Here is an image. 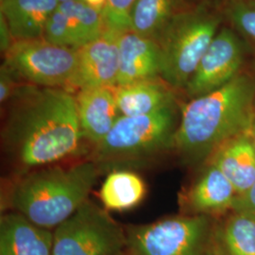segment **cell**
<instances>
[{
  "label": "cell",
  "instance_id": "cell-1",
  "mask_svg": "<svg viewBox=\"0 0 255 255\" xmlns=\"http://www.w3.org/2000/svg\"><path fill=\"white\" fill-rule=\"evenodd\" d=\"M5 105L2 145L19 175L78 151L83 136L72 92L24 83Z\"/></svg>",
  "mask_w": 255,
  "mask_h": 255
},
{
  "label": "cell",
  "instance_id": "cell-2",
  "mask_svg": "<svg viewBox=\"0 0 255 255\" xmlns=\"http://www.w3.org/2000/svg\"><path fill=\"white\" fill-rule=\"evenodd\" d=\"M255 78L240 73L183 104L173 148L188 163L207 161L229 140L249 133L255 119Z\"/></svg>",
  "mask_w": 255,
  "mask_h": 255
},
{
  "label": "cell",
  "instance_id": "cell-3",
  "mask_svg": "<svg viewBox=\"0 0 255 255\" xmlns=\"http://www.w3.org/2000/svg\"><path fill=\"white\" fill-rule=\"evenodd\" d=\"M101 174L91 159L71 165L38 167L11 182L5 204L38 226L54 231L88 200Z\"/></svg>",
  "mask_w": 255,
  "mask_h": 255
},
{
  "label": "cell",
  "instance_id": "cell-4",
  "mask_svg": "<svg viewBox=\"0 0 255 255\" xmlns=\"http://www.w3.org/2000/svg\"><path fill=\"white\" fill-rule=\"evenodd\" d=\"M224 20L220 10L182 9L164 27L156 43L160 78L173 90H183Z\"/></svg>",
  "mask_w": 255,
  "mask_h": 255
},
{
  "label": "cell",
  "instance_id": "cell-5",
  "mask_svg": "<svg viewBox=\"0 0 255 255\" xmlns=\"http://www.w3.org/2000/svg\"><path fill=\"white\" fill-rule=\"evenodd\" d=\"M177 128L175 104L145 116H121L107 136L95 146L90 159L101 172L103 169L144 164L173 148Z\"/></svg>",
  "mask_w": 255,
  "mask_h": 255
},
{
  "label": "cell",
  "instance_id": "cell-6",
  "mask_svg": "<svg viewBox=\"0 0 255 255\" xmlns=\"http://www.w3.org/2000/svg\"><path fill=\"white\" fill-rule=\"evenodd\" d=\"M209 216L182 215L126 227L128 255H219Z\"/></svg>",
  "mask_w": 255,
  "mask_h": 255
},
{
  "label": "cell",
  "instance_id": "cell-7",
  "mask_svg": "<svg viewBox=\"0 0 255 255\" xmlns=\"http://www.w3.org/2000/svg\"><path fill=\"white\" fill-rule=\"evenodd\" d=\"M126 228L89 199L54 230L52 255H126Z\"/></svg>",
  "mask_w": 255,
  "mask_h": 255
},
{
  "label": "cell",
  "instance_id": "cell-8",
  "mask_svg": "<svg viewBox=\"0 0 255 255\" xmlns=\"http://www.w3.org/2000/svg\"><path fill=\"white\" fill-rule=\"evenodd\" d=\"M77 49L57 46L44 38L14 41L3 53V65L23 83L71 91L78 64Z\"/></svg>",
  "mask_w": 255,
  "mask_h": 255
},
{
  "label": "cell",
  "instance_id": "cell-9",
  "mask_svg": "<svg viewBox=\"0 0 255 255\" xmlns=\"http://www.w3.org/2000/svg\"><path fill=\"white\" fill-rule=\"evenodd\" d=\"M247 46L233 27H221L184 92L192 100L224 86L241 73Z\"/></svg>",
  "mask_w": 255,
  "mask_h": 255
},
{
  "label": "cell",
  "instance_id": "cell-10",
  "mask_svg": "<svg viewBox=\"0 0 255 255\" xmlns=\"http://www.w3.org/2000/svg\"><path fill=\"white\" fill-rule=\"evenodd\" d=\"M119 33L105 29L101 37L77 49L78 64L73 89L118 86Z\"/></svg>",
  "mask_w": 255,
  "mask_h": 255
},
{
  "label": "cell",
  "instance_id": "cell-11",
  "mask_svg": "<svg viewBox=\"0 0 255 255\" xmlns=\"http://www.w3.org/2000/svg\"><path fill=\"white\" fill-rule=\"evenodd\" d=\"M237 193L219 168L208 164L197 180L182 192L180 204L189 216L214 217L233 210Z\"/></svg>",
  "mask_w": 255,
  "mask_h": 255
},
{
  "label": "cell",
  "instance_id": "cell-12",
  "mask_svg": "<svg viewBox=\"0 0 255 255\" xmlns=\"http://www.w3.org/2000/svg\"><path fill=\"white\" fill-rule=\"evenodd\" d=\"M54 231L43 228L18 212L0 219V255H52Z\"/></svg>",
  "mask_w": 255,
  "mask_h": 255
},
{
  "label": "cell",
  "instance_id": "cell-13",
  "mask_svg": "<svg viewBox=\"0 0 255 255\" xmlns=\"http://www.w3.org/2000/svg\"><path fill=\"white\" fill-rule=\"evenodd\" d=\"M75 97L83 139L97 146L121 117L114 88H85Z\"/></svg>",
  "mask_w": 255,
  "mask_h": 255
},
{
  "label": "cell",
  "instance_id": "cell-14",
  "mask_svg": "<svg viewBox=\"0 0 255 255\" xmlns=\"http://www.w3.org/2000/svg\"><path fill=\"white\" fill-rule=\"evenodd\" d=\"M118 86L160 78V51L154 40L131 30L119 33Z\"/></svg>",
  "mask_w": 255,
  "mask_h": 255
},
{
  "label": "cell",
  "instance_id": "cell-15",
  "mask_svg": "<svg viewBox=\"0 0 255 255\" xmlns=\"http://www.w3.org/2000/svg\"><path fill=\"white\" fill-rule=\"evenodd\" d=\"M216 165L233 184L237 196L255 182V146L249 133L235 137L217 148L206 161Z\"/></svg>",
  "mask_w": 255,
  "mask_h": 255
},
{
  "label": "cell",
  "instance_id": "cell-16",
  "mask_svg": "<svg viewBox=\"0 0 255 255\" xmlns=\"http://www.w3.org/2000/svg\"><path fill=\"white\" fill-rule=\"evenodd\" d=\"M57 0H0L13 41L43 38L46 22L58 8Z\"/></svg>",
  "mask_w": 255,
  "mask_h": 255
},
{
  "label": "cell",
  "instance_id": "cell-17",
  "mask_svg": "<svg viewBox=\"0 0 255 255\" xmlns=\"http://www.w3.org/2000/svg\"><path fill=\"white\" fill-rule=\"evenodd\" d=\"M174 90L161 79L120 85L114 94L121 116L138 117L175 104Z\"/></svg>",
  "mask_w": 255,
  "mask_h": 255
},
{
  "label": "cell",
  "instance_id": "cell-18",
  "mask_svg": "<svg viewBox=\"0 0 255 255\" xmlns=\"http://www.w3.org/2000/svg\"><path fill=\"white\" fill-rule=\"evenodd\" d=\"M146 193V183L139 175L129 170L116 169L104 180L100 197L106 209L122 212L139 205Z\"/></svg>",
  "mask_w": 255,
  "mask_h": 255
},
{
  "label": "cell",
  "instance_id": "cell-19",
  "mask_svg": "<svg viewBox=\"0 0 255 255\" xmlns=\"http://www.w3.org/2000/svg\"><path fill=\"white\" fill-rule=\"evenodd\" d=\"M216 242L219 255H255V219L232 211L217 226Z\"/></svg>",
  "mask_w": 255,
  "mask_h": 255
},
{
  "label": "cell",
  "instance_id": "cell-20",
  "mask_svg": "<svg viewBox=\"0 0 255 255\" xmlns=\"http://www.w3.org/2000/svg\"><path fill=\"white\" fill-rule=\"evenodd\" d=\"M183 9L178 0H136L129 17V30L156 41L174 15Z\"/></svg>",
  "mask_w": 255,
  "mask_h": 255
},
{
  "label": "cell",
  "instance_id": "cell-21",
  "mask_svg": "<svg viewBox=\"0 0 255 255\" xmlns=\"http://www.w3.org/2000/svg\"><path fill=\"white\" fill-rule=\"evenodd\" d=\"M58 9L66 16L80 47L101 37L105 31L102 12L84 0L59 3Z\"/></svg>",
  "mask_w": 255,
  "mask_h": 255
},
{
  "label": "cell",
  "instance_id": "cell-22",
  "mask_svg": "<svg viewBox=\"0 0 255 255\" xmlns=\"http://www.w3.org/2000/svg\"><path fill=\"white\" fill-rule=\"evenodd\" d=\"M222 12L247 46L255 50V0H230Z\"/></svg>",
  "mask_w": 255,
  "mask_h": 255
},
{
  "label": "cell",
  "instance_id": "cell-23",
  "mask_svg": "<svg viewBox=\"0 0 255 255\" xmlns=\"http://www.w3.org/2000/svg\"><path fill=\"white\" fill-rule=\"evenodd\" d=\"M59 6V5H58ZM43 38L57 46L79 48L77 37L66 16L60 9H55L46 22Z\"/></svg>",
  "mask_w": 255,
  "mask_h": 255
},
{
  "label": "cell",
  "instance_id": "cell-24",
  "mask_svg": "<svg viewBox=\"0 0 255 255\" xmlns=\"http://www.w3.org/2000/svg\"><path fill=\"white\" fill-rule=\"evenodd\" d=\"M136 0H107L103 10L105 29L117 32L129 30L130 11Z\"/></svg>",
  "mask_w": 255,
  "mask_h": 255
},
{
  "label": "cell",
  "instance_id": "cell-25",
  "mask_svg": "<svg viewBox=\"0 0 255 255\" xmlns=\"http://www.w3.org/2000/svg\"><path fill=\"white\" fill-rule=\"evenodd\" d=\"M9 70L2 64L0 69V102L5 105L23 85Z\"/></svg>",
  "mask_w": 255,
  "mask_h": 255
},
{
  "label": "cell",
  "instance_id": "cell-26",
  "mask_svg": "<svg viewBox=\"0 0 255 255\" xmlns=\"http://www.w3.org/2000/svg\"><path fill=\"white\" fill-rule=\"evenodd\" d=\"M232 211L245 214L255 219V182L248 191L237 196Z\"/></svg>",
  "mask_w": 255,
  "mask_h": 255
},
{
  "label": "cell",
  "instance_id": "cell-27",
  "mask_svg": "<svg viewBox=\"0 0 255 255\" xmlns=\"http://www.w3.org/2000/svg\"><path fill=\"white\" fill-rule=\"evenodd\" d=\"M183 9H205L222 11L230 0H178Z\"/></svg>",
  "mask_w": 255,
  "mask_h": 255
},
{
  "label": "cell",
  "instance_id": "cell-28",
  "mask_svg": "<svg viewBox=\"0 0 255 255\" xmlns=\"http://www.w3.org/2000/svg\"><path fill=\"white\" fill-rule=\"evenodd\" d=\"M0 37H1L0 38L1 39V43H0L1 52L5 53L14 41L10 34L9 26L2 14H0Z\"/></svg>",
  "mask_w": 255,
  "mask_h": 255
},
{
  "label": "cell",
  "instance_id": "cell-29",
  "mask_svg": "<svg viewBox=\"0 0 255 255\" xmlns=\"http://www.w3.org/2000/svg\"><path fill=\"white\" fill-rule=\"evenodd\" d=\"M87 4H89L92 7H94L95 9H99L103 13L104 8L106 6V1L107 0H84Z\"/></svg>",
  "mask_w": 255,
  "mask_h": 255
},
{
  "label": "cell",
  "instance_id": "cell-30",
  "mask_svg": "<svg viewBox=\"0 0 255 255\" xmlns=\"http://www.w3.org/2000/svg\"><path fill=\"white\" fill-rule=\"evenodd\" d=\"M249 135L251 137V139H252V141H253V143H254V145L255 146V119L254 123H253V126H252L251 129H250Z\"/></svg>",
  "mask_w": 255,
  "mask_h": 255
},
{
  "label": "cell",
  "instance_id": "cell-31",
  "mask_svg": "<svg viewBox=\"0 0 255 255\" xmlns=\"http://www.w3.org/2000/svg\"><path fill=\"white\" fill-rule=\"evenodd\" d=\"M59 3H63V2H68V1H73V0H57Z\"/></svg>",
  "mask_w": 255,
  "mask_h": 255
},
{
  "label": "cell",
  "instance_id": "cell-32",
  "mask_svg": "<svg viewBox=\"0 0 255 255\" xmlns=\"http://www.w3.org/2000/svg\"><path fill=\"white\" fill-rule=\"evenodd\" d=\"M128 255V254H127V255Z\"/></svg>",
  "mask_w": 255,
  "mask_h": 255
},
{
  "label": "cell",
  "instance_id": "cell-33",
  "mask_svg": "<svg viewBox=\"0 0 255 255\" xmlns=\"http://www.w3.org/2000/svg\"></svg>",
  "mask_w": 255,
  "mask_h": 255
}]
</instances>
